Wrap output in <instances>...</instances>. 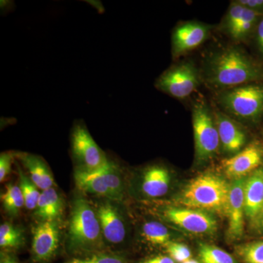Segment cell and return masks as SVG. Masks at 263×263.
<instances>
[{
	"label": "cell",
	"instance_id": "1",
	"mask_svg": "<svg viewBox=\"0 0 263 263\" xmlns=\"http://www.w3.org/2000/svg\"><path fill=\"white\" fill-rule=\"evenodd\" d=\"M262 78L260 67L237 48H228L218 52L207 65L206 80L216 87H233Z\"/></svg>",
	"mask_w": 263,
	"mask_h": 263
},
{
	"label": "cell",
	"instance_id": "2",
	"mask_svg": "<svg viewBox=\"0 0 263 263\" xmlns=\"http://www.w3.org/2000/svg\"><path fill=\"white\" fill-rule=\"evenodd\" d=\"M230 183L219 175L206 173L194 178L179 197V204L189 209L227 215Z\"/></svg>",
	"mask_w": 263,
	"mask_h": 263
},
{
	"label": "cell",
	"instance_id": "3",
	"mask_svg": "<svg viewBox=\"0 0 263 263\" xmlns=\"http://www.w3.org/2000/svg\"><path fill=\"white\" fill-rule=\"evenodd\" d=\"M102 233L98 215L89 202L84 198L76 199L69 226V241L72 248H96L101 245Z\"/></svg>",
	"mask_w": 263,
	"mask_h": 263
},
{
	"label": "cell",
	"instance_id": "4",
	"mask_svg": "<svg viewBox=\"0 0 263 263\" xmlns=\"http://www.w3.org/2000/svg\"><path fill=\"white\" fill-rule=\"evenodd\" d=\"M71 152L77 168L94 171L108 162V157L90 134L85 123L76 121L71 131Z\"/></svg>",
	"mask_w": 263,
	"mask_h": 263
},
{
	"label": "cell",
	"instance_id": "5",
	"mask_svg": "<svg viewBox=\"0 0 263 263\" xmlns=\"http://www.w3.org/2000/svg\"><path fill=\"white\" fill-rule=\"evenodd\" d=\"M220 101L235 117L256 120L263 114V86L247 85L233 88L221 95Z\"/></svg>",
	"mask_w": 263,
	"mask_h": 263
},
{
	"label": "cell",
	"instance_id": "6",
	"mask_svg": "<svg viewBox=\"0 0 263 263\" xmlns=\"http://www.w3.org/2000/svg\"><path fill=\"white\" fill-rule=\"evenodd\" d=\"M193 121L196 157L200 160H209L217 152L220 138L212 113L203 102L194 106Z\"/></svg>",
	"mask_w": 263,
	"mask_h": 263
},
{
	"label": "cell",
	"instance_id": "7",
	"mask_svg": "<svg viewBox=\"0 0 263 263\" xmlns=\"http://www.w3.org/2000/svg\"><path fill=\"white\" fill-rule=\"evenodd\" d=\"M199 85L196 69L190 62L180 64L164 72L157 79L156 87L178 99L187 98Z\"/></svg>",
	"mask_w": 263,
	"mask_h": 263
},
{
	"label": "cell",
	"instance_id": "8",
	"mask_svg": "<svg viewBox=\"0 0 263 263\" xmlns=\"http://www.w3.org/2000/svg\"><path fill=\"white\" fill-rule=\"evenodd\" d=\"M164 215L176 226L194 234H211L217 229L216 219L202 211L171 207L164 211Z\"/></svg>",
	"mask_w": 263,
	"mask_h": 263
},
{
	"label": "cell",
	"instance_id": "9",
	"mask_svg": "<svg viewBox=\"0 0 263 263\" xmlns=\"http://www.w3.org/2000/svg\"><path fill=\"white\" fill-rule=\"evenodd\" d=\"M247 177L234 180L230 183L227 217L228 219V234L232 240H238L245 230V188Z\"/></svg>",
	"mask_w": 263,
	"mask_h": 263
},
{
	"label": "cell",
	"instance_id": "10",
	"mask_svg": "<svg viewBox=\"0 0 263 263\" xmlns=\"http://www.w3.org/2000/svg\"><path fill=\"white\" fill-rule=\"evenodd\" d=\"M263 150L257 144H251L221 162L224 174L230 179H243L253 173L262 163Z\"/></svg>",
	"mask_w": 263,
	"mask_h": 263
},
{
	"label": "cell",
	"instance_id": "11",
	"mask_svg": "<svg viewBox=\"0 0 263 263\" xmlns=\"http://www.w3.org/2000/svg\"><path fill=\"white\" fill-rule=\"evenodd\" d=\"M60 241L57 221H42L33 232L32 249L37 260H48L56 252Z\"/></svg>",
	"mask_w": 263,
	"mask_h": 263
},
{
	"label": "cell",
	"instance_id": "12",
	"mask_svg": "<svg viewBox=\"0 0 263 263\" xmlns=\"http://www.w3.org/2000/svg\"><path fill=\"white\" fill-rule=\"evenodd\" d=\"M245 214L251 222L259 224L263 214V168L247 176L245 188Z\"/></svg>",
	"mask_w": 263,
	"mask_h": 263
},
{
	"label": "cell",
	"instance_id": "13",
	"mask_svg": "<svg viewBox=\"0 0 263 263\" xmlns=\"http://www.w3.org/2000/svg\"><path fill=\"white\" fill-rule=\"evenodd\" d=\"M209 32L207 26L197 22L180 25L173 34V53L177 56L198 47L206 40Z\"/></svg>",
	"mask_w": 263,
	"mask_h": 263
},
{
	"label": "cell",
	"instance_id": "14",
	"mask_svg": "<svg viewBox=\"0 0 263 263\" xmlns=\"http://www.w3.org/2000/svg\"><path fill=\"white\" fill-rule=\"evenodd\" d=\"M97 215L105 239L112 243H119L124 240L125 226L117 208L109 202L101 204L98 208Z\"/></svg>",
	"mask_w": 263,
	"mask_h": 263
},
{
	"label": "cell",
	"instance_id": "15",
	"mask_svg": "<svg viewBox=\"0 0 263 263\" xmlns=\"http://www.w3.org/2000/svg\"><path fill=\"white\" fill-rule=\"evenodd\" d=\"M216 115V127L223 148L229 153H238L245 146V133L229 117L219 112Z\"/></svg>",
	"mask_w": 263,
	"mask_h": 263
},
{
	"label": "cell",
	"instance_id": "16",
	"mask_svg": "<svg viewBox=\"0 0 263 263\" xmlns=\"http://www.w3.org/2000/svg\"><path fill=\"white\" fill-rule=\"evenodd\" d=\"M15 157L27 168L30 179L40 190L52 188L54 183L53 175L42 157L29 153H17Z\"/></svg>",
	"mask_w": 263,
	"mask_h": 263
},
{
	"label": "cell",
	"instance_id": "17",
	"mask_svg": "<svg viewBox=\"0 0 263 263\" xmlns=\"http://www.w3.org/2000/svg\"><path fill=\"white\" fill-rule=\"evenodd\" d=\"M171 175L165 167L154 165L148 167L143 174L142 191L150 197L163 196L168 192Z\"/></svg>",
	"mask_w": 263,
	"mask_h": 263
},
{
	"label": "cell",
	"instance_id": "18",
	"mask_svg": "<svg viewBox=\"0 0 263 263\" xmlns=\"http://www.w3.org/2000/svg\"><path fill=\"white\" fill-rule=\"evenodd\" d=\"M63 202L53 187L43 190L38 200L35 214L42 221H57L62 215Z\"/></svg>",
	"mask_w": 263,
	"mask_h": 263
},
{
	"label": "cell",
	"instance_id": "19",
	"mask_svg": "<svg viewBox=\"0 0 263 263\" xmlns=\"http://www.w3.org/2000/svg\"><path fill=\"white\" fill-rule=\"evenodd\" d=\"M74 178L78 187L82 191L113 200L110 190L98 171L76 168Z\"/></svg>",
	"mask_w": 263,
	"mask_h": 263
},
{
	"label": "cell",
	"instance_id": "20",
	"mask_svg": "<svg viewBox=\"0 0 263 263\" xmlns=\"http://www.w3.org/2000/svg\"><path fill=\"white\" fill-rule=\"evenodd\" d=\"M97 171L102 176L105 184L110 190L113 200H122L124 196V185L119 165L108 159V162L101 168L97 170Z\"/></svg>",
	"mask_w": 263,
	"mask_h": 263
},
{
	"label": "cell",
	"instance_id": "21",
	"mask_svg": "<svg viewBox=\"0 0 263 263\" xmlns=\"http://www.w3.org/2000/svg\"><path fill=\"white\" fill-rule=\"evenodd\" d=\"M3 207L9 215L16 216L21 209L25 205V202L20 186L8 184L1 196Z\"/></svg>",
	"mask_w": 263,
	"mask_h": 263
},
{
	"label": "cell",
	"instance_id": "22",
	"mask_svg": "<svg viewBox=\"0 0 263 263\" xmlns=\"http://www.w3.org/2000/svg\"><path fill=\"white\" fill-rule=\"evenodd\" d=\"M17 167H18L19 186L23 195L25 206L29 210H34L37 207L41 193L39 191V188L32 182V180L24 174L20 166L17 165Z\"/></svg>",
	"mask_w": 263,
	"mask_h": 263
},
{
	"label": "cell",
	"instance_id": "23",
	"mask_svg": "<svg viewBox=\"0 0 263 263\" xmlns=\"http://www.w3.org/2000/svg\"><path fill=\"white\" fill-rule=\"evenodd\" d=\"M198 252L202 263H238L231 254L216 246L200 243Z\"/></svg>",
	"mask_w": 263,
	"mask_h": 263
},
{
	"label": "cell",
	"instance_id": "24",
	"mask_svg": "<svg viewBox=\"0 0 263 263\" xmlns=\"http://www.w3.org/2000/svg\"><path fill=\"white\" fill-rule=\"evenodd\" d=\"M143 237L154 245H167L171 241V233L163 224L157 221H149L143 226Z\"/></svg>",
	"mask_w": 263,
	"mask_h": 263
},
{
	"label": "cell",
	"instance_id": "25",
	"mask_svg": "<svg viewBox=\"0 0 263 263\" xmlns=\"http://www.w3.org/2000/svg\"><path fill=\"white\" fill-rule=\"evenodd\" d=\"M235 250L243 263H263V240L238 246Z\"/></svg>",
	"mask_w": 263,
	"mask_h": 263
},
{
	"label": "cell",
	"instance_id": "26",
	"mask_svg": "<svg viewBox=\"0 0 263 263\" xmlns=\"http://www.w3.org/2000/svg\"><path fill=\"white\" fill-rule=\"evenodd\" d=\"M261 15L262 13L255 11V10L249 9L245 7V10H243L239 23L230 34V36L236 41L245 39L252 31L254 24Z\"/></svg>",
	"mask_w": 263,
	"mask_h": 263
},
{
	"label": "cell",
	"instance_id": "27",
	"mask_svg": "<svg viewBox=\"0 0 263 263\" xmlns=\"http://www.w3.org/2000/svg\"><path fill=\"white\" fill-rule=\"evenodd\" d=\"M165 248L169 257L175 262L183 263L192 259L191 251L183 243L170 241L165 245Z\"/></svg>",
	"mask_w": 263,
	"mask_h": 263
},
{
	"label": "cell",
	"instance_id": "28",
	"mask_svg": "<svg viewBox=\"0 0 263 263\" xmlns=\"http://www.w3.org/2000/svg\"><path fill=\"white\" fill-rule=\"evenodd\" d=\"M243 10H245V7L242 6L237 2L232 3L230 5L226 18V27L230 34L239 23Z\"/></svg>",
	"mask_w": 263,
	"mask_h": 263
},
{
	"label": "cell",
	"instance_id": "29",
	"mask_svg": "<svg viewBox=\"0 0 263 263\" xmlns=\"http://www.w3.org/2000/svg\"><path fill=\"white\" fill-rule=\"evenodd\" d=\"M16 153L12 152H3L0 155V181L3 182L11 171L12 164Z\"/></svg>",
	"mask_w": 263,
	"mask_h": 263
},
{
	"label": "cell",
	"instance_id": "30",
	"mask_svg": "<svg viewBox=\"0 0 263 263\" xmlns=\"http://www.w3.org/2000/svg\"><path fill=\"white\" fill-rule=\"evenodd\" d=\"M73 263H127L120 257L108 254H95L86 259H75Z\"/></svg>",
	"mask_w": 263,
	"mask_h": 263
},
{
	"label": "cell",
	"instance_id": "31",
	"mask_svg": "<svg viewBox=\"0 0 263 263\" xmlns=\"http://www.w3.org/2000/svg\"><path fill=\"white\" fill-rule=\"evenodd\" d=\"M22 232L18 230L13 234L0 237V246L3 248L15 247L22 243Z\"/></svg>",
	"mask_w": 263,
	"mask_h": 263
},
{
	"label": "cell",
	"instance_id": "32",
	"mask_svg": "<svg viewBox=\"0 0 263 263\" xmlns=\"http://www.w3.org/2000/svg\"><path fill=\"white\" fill-rule=\"evenodd\" d=\"M237 3L245 8L255 10L259 13H261V10H263V0H239L237 1Z\"/></svg>",
	"mask_w": 263,
	"mask_h": 263
},
{
	"label": "cell",
	"instance_id": "33",
	"mask_svg": "<svg viewBox=\"0 0 263 263\" xmlns=\"http://www.w3.org/2000/svg\"><path fill=\"white\" fill-rule=\"evenodd\" d=\"M18 230L10 223H4L0 226V237L13 234V233L18 232Z\"/></svg>",
	"mask_w": 263,
	"mask_h": 263
},
{
	"label": "cell",
	"instance_id": "34",
	"mask_svg": "<svg viewBox=\"0 0 263 263\" xmlns=\"http://www.w3.org/2000/svg\"><path fill=\"white\" fill-rule=\"evenodd\" d=\"M141 263H176V262L167 256H158V257L146 259Z\"/></svg>",
	"mask_w": 263,
	"mask_h": 263
},
{
	"label": "cell",
	"instance_id": "35",
	"mask_svg": "<svg viewBox=\"0 0 263 263\" xmlns=\"http://www.w3.org/2000/svg\"><path fill=\"white\" fill-rule=\"evenodd\" d=\"M257 43L260 51L263 52V19L261 21L257 29Z\"/></svg>",
	"mask_w": 263,
	"mask_h": 263
},
{
	"label": "cell",
	"instance_id": "36",
	"mask_svg": "<svg viewBox=\"0 0 263 263\" xmlns=\"http://www.w3.org/2000/svg\"><path fill=\"white\" fill-rule=\"evenodd\" d=\"M183 263H202V262H199V261L196 260V259H189L188 261H186V262H185Z\"/></svg>",
	"mask_w": 263,
	"mask_h": 263
},
{
	"label": "cell",
	"instance_id": "37",
	"mask_svg": "<svg viewBox=\"0 0 263 263\" xmlns=\"http://www.w3.org/2000/svg\"><path fill=\"white\" fill-rule=\"evenodd\" d=\"M1 263H15L13 262V261L10 260V259H3V260L1 261Z\"/></svg>",
	"mask_w": 263,
	"mask_h": 263
},
{
	"label": "cell",
	"instance_id": "38",
	"mask_svg": "<svg viewBox=\"0 0 263 263\" xmlns=\"http://www.w3.org/2000/svg\"><path fill=\"white\" fill-rule=\"evenodd\" d=\"M259 224H260L261 227H262L263 229V214L262 217H261L260 221H259Z\"/></svg>",
	"mask_w": 263,
	"mask_h": 263
},
{
	"label": "cell",
	"instance_id": "39",
	"mask_svg": "<svg viewBox=\"0 0 263 263\" xmlns=\"http://www.w3.org/2000/svg\"><path fill=\"white\" fill-rule=\"evenodd\" d=\"M72 263H73V262H72Z\"/></svg>",
	"mask_w": 263,
	"mask_h": 263
}]
</instances>
